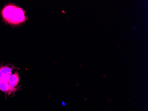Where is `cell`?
Returning a JSON list of instances; mask_svg holds the SVG:
<instances>
[{"instance_id":"6da1fadb","label":"cell","mask_w":148,"mask_h":111,"mask_svg":"<svg viewBox=\"0 0 148 111\" xmlns=\"http://www.w3.org/2000/svg\"><path fill=\"white\" fill-rule=\"evenodd\" d=\"M1 15L4 22L13 26L20 25L27 20L25 11L13 4L6 5L1 10Z\"/></svg>"},{"instance_id":"7a4b0ae2","label":"cell","mask_w":148,"mask_h":111,"mask_svg":"<svg viewBox=\"0 0 148 111\" xmlns=\"http://www.w3.org/2000/svg\"><path fill=\"white\" fill-rule=\"evenodd\" d=\"M15 68L13 66H0V81H8L12 70Z\"/></svg>"},{"instance_id":"3957f363","label":"cell","mask_w":148,"mask_h":111,"mask_svg":"<svg viewBox=\"0 0 148 111\" xmlns=\"http://www.w3.org/2000/svg\"><path fill=\"white\" fill-rule=\"evenodd\" d=\"M18 90V88H13L10 85L8 81H0V91L6 94L10 95L12 92L15 93Z\"/></svg>"},{"instance_id":"277c9868","label":"cell","mask_w":148,"mask_h":111,"mask_svg":"<svg viewBox=\"0 0 148 111\" xmlns=\"http://www.w3.org/2000/svg\"><path fill=\"white\" fill-rule=\"evenodd\" d=\"M20 80L19 73L16 71L14 74L11 75L8 81L12 87L16 88L19 84Z\"/></svg>"},{"instance_id":"5b68a950","label":"cell","mask_w":148,"mask_h":111,"mask_svg":"<svg viewBox=\"0 0 148 111\" xmlns=\"http://www.w3.org/2000/svg\"><path fill=\"white\" fill-rule=\"evenodd\" d=\"M133 28V30H134V31L135 30V26L133 27V28Z\"/></svg>"}]
</instances>
